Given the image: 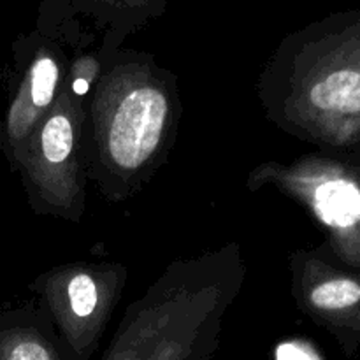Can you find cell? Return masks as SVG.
<instances>
[{
    "instance_id": "obj_7",
    "label": "cell",
    "mask_w": 360,
    "mask_h": 360,
    "mask_svg": "<svg viewBox=\"0 0 360 360\" xmlns=\"http://www.w3.org/2000/svg\"><path fill=\"white\" fill-rule=\"evenodd\" d=\"M171 0H41L35 30L67 55L95 51L108 62L130 35L164 16Z\"/></svg>"
},
{
    "instance_id": "obj_9",
    "label": "cell",
    "mask_w": 360,
    "mask_h": 360,
    "mask_svg": "<svg viewBox=\"0 0 360 360\" xmlns=\"http://www.w3.org/2000/svg\"><path fill=\"white\" fill-rule=\"evenodd\" d=\"M292 295L309 319L326 327L350 347L359 334L360 280L327 264L315 252L290 255Z\"/></svg>"
},
{
    "instance_id": "obj_2",
    "label": "cell",
    "mask_w": 360,
    "mask_h": 360,
    "mask_svg": "<svg viewBox=\"0 0 360 360\" xmlns=\"http://www.w3.org/2000/svg\"><path fill=\"white\" fill-rule=\"evenodd\" d=\"M264 116L306 143L354 146L360 139V9L290 32L262 67Z\"/></svg>"
},
{
    "instance_id": "obj_6",
    "label": "cell",
    "mask_w": 360,
    "mask_h": 360,
    "mask_svg": "<svg viewBox=\"0 0 360 360\" xmlns=\"http://www.w3.org/2000/svg\"><path fill=\"white\" fill-rule=\"evenodd\" d=\"M120 262H72L51 267L30 283L70 360H91L125 290Z\"/></svg>"
},
{
    "instance_id": "obj_10",
    "label": "cell",
    "mask_w": 360,
    "mask_h": 360,
    "mask_svg": "<svg viewBox=\"0 0 360 360\" xmlns=\"http://www.w3.org/2000/svg\"><path fill=\"white\" fill-rule=\"evenodd\" d=\"M0 360H70L55 326L41 306L0 313Z\"/></svg>"
},
{
    "instance_id": "obj_5",
    "label": "cell",
    "mask_w": 360,
    "mask_h": 360,
    "mask_svg": "<svg viewBox=\"0 0 360 360\" xmlns=\"http://www.w3.org/2000/svg\"><path fill=\"white\" fill-rule=\"evenodd\" d=\"M274 186L313 214L341 260L360 266V176L329 155H304L290 164L264 162L246 178L250 192Z\"/></svg>"
},
{
    "instance_id": "obj_4",
    "label": "cell",
    "mask_w": 360,
    "mask_h": 360,
    "mask_svg": "<svg viewBox=\"0 0 360 360\" xmlns=\"http://www.w3.org/2000/svg\"><path fill=\"white\" fill-rule=\"evenodd\" d=\"M88 98L63 86L55 105L39 122L11 164L28 204L39 217L79 224L86 210L88 164L84 148Z\"/></svg>"
},
{
    "instance_id": "obj_11",
    "label": "cell",
    "mask_w": 360,
    "mask_h": 360,
    "mask_svg": "<svg viewBox=\"0 0 360 360\" xmlns=\"http://www.w3.org/2000/svg\"><path fill=\"white\" fill-rule=\"evenodd\" d=\"M104 65L105 60L101 58L95 51H84L69 56L63 86L76 97L90 98L91 90L101 77Z\"/></svg>"
},
{
    "instance_id": "obj_13",
    "label": "cell",
    "mask_w": 360,
    "mask_h": 360,
    "mask_svg": "<svg viewBox=\"0 0 360 360\" xmlns=\"http://www.w3.org/2000/svg\"><path fill=\"white\" fill-rule=\"evenodd\" d=\"M255 360H267V359H255Z\"/></svg>"
},
{
    "instance_id": "obj_14",
    "label": "cell",
    "mask_w": 360,
    "mask_h": 360,
    "mask_svg": "<svg viewBox=\"0 0 360 360\" xmlns=\"http://www.w3.org/2000/svg\"><path fill=\"white\" fill-rule=\"evenodd\" d=\"M359 334H360V323H359Z\"/></svg>"
},
{
    "instance_id": "obj_12",
    "label": "cell",
    "mask_w": 360,
    "mask_h": 360,
    "mask_svg": "<svg viewBox=\"0 0 360 360\" xmlns=\"http://www.w3.org/2000/svg\"><path fill=\"white\" fill-rule=\"evenodd\" d=\"M4 150V127L0 125V151Z\"/></svg>"
},
{
    "instance_id": "obj_1",
    "label": "cell",
    "mask_w": 360,
    "mask_h": 360,
    "mask_svg": "<svg viewBox=\"0 0 360 360\" xmlns=\"http://www.w3.org/2000/svg\"><path fill=\"white\" fill-rule=\"evenodd\" d=\"M178 77L151 53L120 49L86 105L88 181L108 202L141 192L167 162L181 120Z\"/></svg>"
},
{
    "instance_id": "obj_8",
    "label": "cell",
    "mask_w": 360,
    "mask_h": 360,
    "mask_svg": "<svg viewBox=\"0 0 360 360\" xmlns=\"http://www.w3.org/2000/svg\"><path fill=\"white\" fill-rule=\"evenodd\" d=\"M14 77L4 122V150L9 165L42 118L55 105L65 83L69 55L37 30L18 35L13 42Z\"/></svg>"
},
{
    "instance_id": "obj_3",
    "label": "cell",
    "mask_w": 360,
    "mask_h": 360,
    "mask_svg": "<svg viewBox=\"0 0 360 360\" xmlns=\"http://www.w3.org/2000/svg\"><path fill=\"white\" fill-rule=\"evenodd\" d=\"M246 273L236 241L174 260L127 306L98 360H211Z\"/></svg>"
}]
</instances>
